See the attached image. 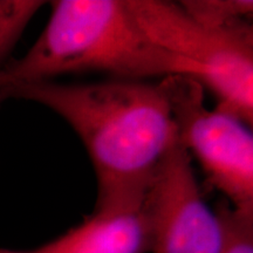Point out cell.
Instances as JSON below:
<instances>
[{
  "mask_svg": "<svg viewBox=\"0 0 253 253\" xmlns=\"http://www.w3.org/2000/svg\"><path fill=\"white\" fill-rule=\"evenodd\" d=\"M8 99L42 104L74 129L93 163L99 210L141 207L158 164L179 144L158 82H30L1 88L0 104Z\"/></svg>",
  "mask_w": 253,
  "mask_h": 253,
  "instance_id": "cell-1",
  "label": "cell"
},
{
  "mask_svg": "<svg viewBox=\"0 0 253 253\" xmlns=\"http://www.w3.org/2000/svg\"><path fill=\"white\" fill-rule=\"evenodd\" d=\"M36 0H0V72L12 60L31 19L45 5Z\"/></svg>",
  "mask_w": 253,
  "mask_h": 253,
  "instance_id": "cell-9",
  "label": "cell"
},
{
  "mask_svg": "<svg viewBox=\"0 0 253 253\" xmlns=\"http://www.w3.org/2000/svg\"><path fill=\"white\" fill-rule=\"evenodd\" d=\"M142 31L158 47L201 71L203 87L212 90L216 109L246 126L253 121V26L242 20L209 28L192 20L178 2L126 0Z\"/></svg>",
  "mask_w": 253,
  "mask_h": 253,
  "instance_id": "cell-3",
  "label": "cell"
},
{
  "mask_svg": "<svg viewBox=\"0 0 253 253\" xmlns=\"http://www.w3.org/2000/svg\"><path fill=\"white\" fill-rule=\"evenodd\" d=\"M214 213L220 226L218 253H253V209H236L224 199Z\"/></svg>",
  "mask_w": 253,
  "mask_h": 253,
  "instance_id": "cell-8",
  "label": "cell"
},
{
  "mask_svg": "<svg viewBox=\"0 0 253 253\" xmlns=\"http://www.w3.org/2000/svg\"><path fill=\"white\" fill-rule=\"evenodd\" d=\"M150 253H218L220 226L202 197L191 156L176 145L155 170L141 204Z\"/></svg>",
  "mask_w": 253,
  "mask_h": 253,
  "instance_id": "cell-5",
  "label": "cell"
},
{
  "mask_svg": "<svg viewBox=\"0 0 253 253\" xmlns=\"http://www.w3.org/2000/svg\"><path fill=\"white\" fill-rule=\"evenodd\" d=\"M50 7L48 23L36 43L1 69L0 89L84 72L128 80L170 75L201 80L195 65L148 38L126 0H55Z\"/></svg>",
  "mask_w": 253,
  "mask_h": 253,
  "instance_id": "cell-2",
  "label": "cell"
},
{
  "mask_svg": "<svg viewBox=\"0 0 253 253\" xmlns=\"http://www.w3.org/2000/svg\"><path fill=\"white\" fill-rule=\"evenodd\" d=\"M0 253H150V238L141 207L94 209L78 226L39 248Z\"/></svg>",
  "mask_w": 253,
  "mask_h": 253,
  "instance_id": "cell-6",
  "label": "cell"
},
{
  "mask_svg": "<svg viewBox=\"0 0 253 253\" xmlns=\"http://www.w3.org/2000/svg\"><path fill=\"white\" fill-rule=\"evenodd\" d=\"M166 95L178 143L194 155L209 184L225 196L236 209H253V137L245 123L209 110L204 87L186 75L158 81Z\"/></svg>",
  "mask_w": 253,
  "mask_h": 253,
  "instance_id": "cell-4",
  "label": "cell"
},
{
  "mask_svg": "<svg viewBox=\"0 0 253 253\" xmlns=\"http://www.w3.org/2000/svg\"><path fill=\"white\" fill-rule=\"evenodd\" d=\"M183 11L192 20L209 28H223L252 17L251 0H183Z\"/></svg>",
  "mask_w": 253,
  "mask_h": 253,
  "instance_id": "cell-7",
  "label": "cell"
}]
</instances>
